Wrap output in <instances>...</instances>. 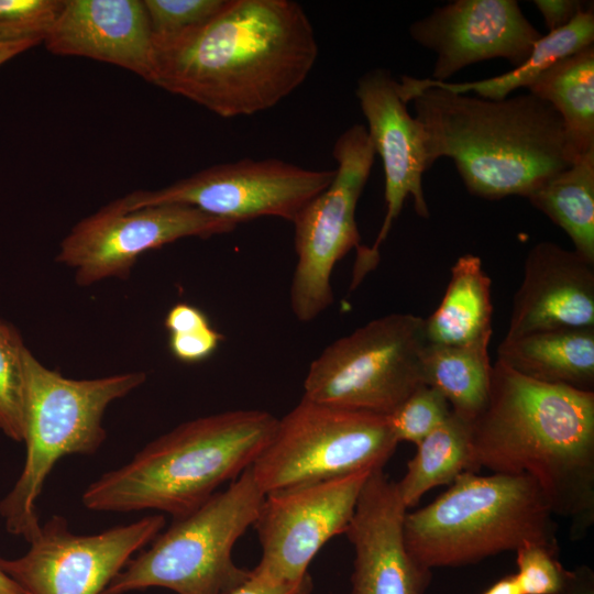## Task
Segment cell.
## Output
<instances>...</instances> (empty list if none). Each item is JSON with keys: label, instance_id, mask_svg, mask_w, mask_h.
I'll return each mask as SVG.
<instances>
[{"label": "cell", "instance_id": "6da1fadb", "mask_svg": "<svg viewBox=\"0 0 594 594\" xmlns=\"http://www.w3.org/2000/svg\"><path fill=\"white\" fill-rule=\"evenodd\" d=\"M153 43L151 84L222 118L273 108L318 57L312 24L292 0H226L206 22Z\"/></svg>", "mask_w": 594, "mask_h": 594}, {"label": "cell", "instance_id": "7a4b0ae2", "mask_svg": "<svg viewBox=\"0 0 594 594\" xmlns=\"http://www.w3.org/2000/svg\"><path fill=\"white\" fill-rule=\"evenodd\" d=\"M471 471L526 475L572 539L594 522V391L534 381L501 361L470 424Z\"/></svg>", "mask_w": 594, "mask_h": 594}, {"label": "cell", "instance_id": "3957f363", "mask_svg": "<svg viewBox=\"0 0 594 594\" xmlns=\"http://www.w3.org/2000/svg\"><path fill=\"white\" fill-rule=\"evenodd\" d=\"M409 101L428 168L450 157L466 190L480 198H526L579 158L558 112L530 92L492 100L433 87Z\"/></svg>", "mask_w": 594, "mask_h": 594}, {"label": "cell", "instance_id": "277c9868", "mask_svg": "<svg viewBox=\"0 0 594 594\" xmlns=\"http://www.w3.org/2000/svg\"><path fill=\"white\" fill-rule=\"evenodd\" d=\"M277 420L264 410L240 409L180 424L92 482L82 504L98 512L154 509L185 516L254 463Z\"/></svg>", "mask_w": 594, "mask_h": 594}, {"label": "cell", "instance_id": "5b68a950", "mask_svg": "<svg viewBox=\"0 0 594 594\" xmlns=\"http://www.w3.org/2000/svg\"><path fill=\"white\" fill-rule=\"evenodd\" d=\"M554 517L529 476L466 471L433 502L406 513L404 539L430 570L463 566L531 542L559 551Z\"/></svg>", "mask_w": 594, "mask_h": 594}, {"label": "cell", "instance_id": "8992f818", "mask_svg": "<svg viewBox=\"0 0 594 594\" xmlns=\"http://www.w3.org/2000/svg\"><path fill=\"white\" fill-rule=\"evenodd\" d=\"M146 380L144 372L74 380L42 364L28 349L24 360L23 470L0 501L6 529L28 542L41 525L35 502L55 463L68 454H94L106 439L107 407Z\"/></svg>", "mask_w": 594, "mask_h": 594}, {"label": "cell", "instance_id": "52a82bcc", "mask_svg": "<svg viewBox=\"0 0 594 594\" xmlns=\"http://www.w3.org/2000/svg\"><path fill=\"white\" fill-rule=\"evenodd\" d=\"M265 494L251 466L189 514L174 518L150 547L132 558L101 594L163 587L176 594H228L250 570L232 559L238 539L253 526Z\"/></svg>", "mask_w": 594, "mask_h": 594}, {"label": "cell", "instance_id": "ba28073f", "mask_svg": "<svg viewBox=\"0 0 594 594\" xmlns=\"http://www.w3.org/2000/svg\"><path fill=\"white\" fill-rule=\"evenodd\" d=\"M397 444L387 416L302 397L277 420L270 442L251 469L266 495L384 469Z\"/></svg>", "mask_w": 594, "mask_h": 594}, {"label": "cell", "instance_id": "9c48e42d", "mask_svg": "<svg viewBox=\"0 0 594 594\" xmlns=\"http://www.w3.org/2000/svg\"><path fill=\"white\" fill-rule=\"evenodd\" d=\"M425 319L391 314L328 345L310 364L305 398L320 404L391 415L425 384Z\"/></svg>", "mask_w": 594, "mask_h": 594}, {"label": "cell", "instance_id": "30bf717a", "mask_svg": "<svg viewBox=\"0 0 594 594\" xmlns=\"http://www.w3.org/2000/svg\"><path fill=\"white\" fill-rule=\"evenodd\" d=\"M375 154L366 127H349L332 150L338 164L333 180L293 220L297 264L290 305L302 322L311 321L332 304V270L352 248L361 246L355 210Z\"/></svg>", "mask_w": 594, "mask_h": 594}, {"label": "cell", "instance_id": "8fae6325", "mask_svg": "<svg viewBox=\"0 0 594 594\" xmlns=\"http://www.w3.org/2000/svg\"><path fill=\"white\" fill-rule=\"evenodd\" d=\"M334 176L336 168L316 170L276 158H243L212 165L160 189L134 190L113 201L123 210L184 204L237 224L260 217L293 222Z\"/></svg>", "mask_w": 594, "mask_h": 594}, {"label": "cell", "instance_id": "7c38bea8", "mask_svg": "<svg viewBox=\"0 0 594 594\" xmlns=\"http://www.w3.org/2000/svg\"><path fill=\"white\" fill-rule=\"evenodd\" d=\"M237 226L184 204L123 210L112 201L72 228L61 242L56 262L75 271L79 286L125 279L147 251L183 238L229 233Z\"/></svg>", "mask_w": 594, "mask_h": 594}, {"label": "cell", "instance_id": "4fadbf2b", "mask_svg": "<svg viewBox=\"0 0 594 594\" xmlns=\"http://www.w3.org/2000/svg\"><path fill=\"white\" fill-rule=\"evenodd\" d=\"M164 526V516L156 514L96 535H76L64 517L53 516L22 557H0V569L26 594H101Z\"/></svg>", "mask_w": 594, "mask_h": 594}, {"label": "cell", "instance_id": "5bb4252c", "mask_svg": "<svg viewBox=\"0 0 594 594\" xmlns=\"http://www.w3.org/2000/svg\"><path fill=\"white\" fill-rule=\"evenodd\" d=\"M372 471L266 494L253 524L262 556L255 571L286 583L304 580L318 551L344 534Z\"/></svg>", "mask_w": 594, "mask_h": 594}, {"label": "cell", "instance_id": "9a60e30c", "mask_svg": "<svg viewBox=\"0 0 594 594\" xmlns=\"http://www.w3.org/2000/svg\"><path fill=\"white\" fill-rule=\"evenodd\" d=\"M355 96L367 121V133L375 153L383 163L386 213L372 246L356 252L354 273L364 277L380 262V246L398 218L404 202L413 198L421 218L429 217L422 176L428 168L421 130L407 102L402 98L398 81L385 68H374L362 75Z\"/></svg>", "mask_w": 594, "mask_h": 594}, {"label": "cell", "instance_id": "2e32d148", "mask_svg": "<svg viewBox=\"0 0 594 594\" xmlns=\"http://www.w3.org/2000/svg\"><path fill=\"white\" fill-rule=\"evenodd\" d=\"M409 34L436 54L431 79L437 81L494 58L516 67L542 36L516 0H455L413 22Z\"/></svg>", "mask_w": 594, "mask_h": 594}, {"label": "cell", "instance_id": "e0dca14e", "mask_svg": "<svg viewBox=\"0 0 594 594\" xmlns=\"http://www.w3.org/2000/svg\"><path fill=\"white\" fill-rule=\"evenodd\" d=\"M407 509L396 482L373 470L344 532L354 548L351 594L426 593L432 573L406 547Z\"/></svg>", "mask_w": 594, "mask_h": 594}, {"label": "cell", "instance_id": "ac0fdd59", "mask_svg": "<svg viewBox=\"0 0 594 594\" xmlns=\"http://www.w3.org/2000/svg\"><path fill=\"white\" fill-rule=\"evenodd\" d=\"M594 328V264L574 250L542 241L528 252L504 339Z\"/></svg>", "mask_w": 594, "mask_h": 594}, {"label": "cell", "instance_id": "d6986e66", "mask_svg": "<svg viewBox=\"0 0 594 594\" xmlns=\"http://www.w3.org/2000/svg\"><path fill=\"white\" fill-rule=\"evenodd\" d=\"M44 44L55 55L87 57L153 79V34L141 0H65Z\"/></svg>", "mask_w": 594, "mask_h": 594}, {"label": "cell", "instance_id": "ffe728a7", "mask_svg": "<svg viewBox=\"0 0 594 594\" xmlns=\"http://www.w3.org/2000/svg\"><path fill=\"white\" fill-rule=\"evenodd\" d=\"M497 360L534 381L594 388V328L559 329L504 339Z\"/></svg>", "mask_w": 594, "mask_h": 594}, {"label": "cell", "instance_id": "44dd1931", "mask_svg": "<svg viewBox=\"0 0 594 594\" xmlns=\"http://www.w3.org/2000/svg\"><path fill=\"white\" fill-rule=\"evenodd\" d=\"M594 44L593 4L582 10L568 25L548 32L534 45L529 56L507 73L498 76L464 82L437 81L431 78L402 76L399 91L408 103L413 95L428 88H440L454 94L473 91L477 97L502 100L509 94L528 88L548 68L584 47Z\"/></svg>", "mask_w": 594, "mask_h": 594}, {"label": "cell", "instance_id": "7402d4cb", "mask_svg": "<svg viewBox=\"0 0 594 594\" xmlns=\"http://www.w3.org/2000/svg\"><path fill=\"white\" fill-rule=\"evenodd\" d=\"M491 285L477 255L460 256L451 267L441 302L425 319L427 342L463 345L490 341L493 332Z\"/></svg>", "mask_w": 594, "mask_h": 594}, {"label": "cell", "instance_id": "603a6c76", "mask_svg": "<svg viewBox=\"0 0 594 594\" xmlns=\"http://www.w3.org/2000/svg\"><path fill=\"white\" fill-rule=\"evenodd\" d=\"M488 343L442 345L427 342L421 354L424 383L438 389L452 413L469 424L484 409L490 395L493 365Z\"/></svg>", "mask_w": 594, "mask_h": 594}, {"label": "cell", "instance_id": "cb8c5ba5", "mask_svg": "<svg viewBox=\"0 0 594 594\" xmlns=\"http://www.w3.org/2000/svg\"><path fill=\"white\" fill-rule=\"evenodd\" d=\"M527 89L558 112L578 157L594 151V44L552 65Z\"/></svg>", "mask_w": 594, "mask_h": 594}, {"label": "cell", "instance_id": "d4e9b609", "mask_svg": "<svg viewBox=\"0 0 594 594\" xmlns=\"http://www.w3.org/2000/svg\"><path fill=\"white\" fill-rule=\"evenodd\" d=\"M526 198L594 264V151L544 179Z\"/></svg>", "mask_w": 594, "mask_h": 594}, {"label": "cell", "instance_id": "484cf974", "mask_svg": "<svg viewBox=\"0 0 594 594\" xmlns=\"http://www.w3.org/2000/svg\"><path fill=\"white\" fill-rule=\"evenodd\" d=\"M416 447L406 473L396 482L407 508L417 505L428 491L450 485L461 473L472 472L470 424L453 413Z\"/></svg>", "mask_w": 594, "mask_h": 594}, {"label": "cell", "instance_id": "4316f807", "mask_svg": "<svg viewBox=\"0 0 594 594\" xmlns=\"http://www.w3.org/2000/svg\"><path fill=\"white\" fill-rule=\"evenodd\" d=\"M19 330L0 318V430L14 441L24 437V360Z\"/></svg>", "mask_w": 594, "mask_h": 594}, {"label": "cell", "instance_id": "83f0119b", "mask_svg": "<svg viewBox=\"0 0 594 594\" xmlns=\"http://www.w3.org/2000/svg\"><path fill=\"white\" fill-rule=\"evenodd\" d=\"M446 397L435 387H417L391 415V429L398 441L419 443L451 415Z\"/></svg>", "mask_w": 594, "mask_h": 594}, {"label": "cell", "instance_id": "f1b7e54d", "mask_svg": "<svg viewBox=\"0 0 594 594\" xmlns=\"http://www.w3.org/2000/svg\"><path fill=\"white\" fill-rule=\"evenodd\" d=\"M65 0H0V44L44 43Z\"/></svg>", "mask_w": 594, "mask_h": 594}, {"label": "cell", "instance_id": "f546056e", "mask_svg": "<svg viewBox=\"0 0 594 594\" xmlns=\"http://www.w3.org/2000/svg\"><path fill=\"white\" fill-rule=\"evenodd\" d=\"M517 572L514 573L522 594H560L566 569L558 552L540 543H525L516 551Z\"/></svg>", "mask_w": 594, "mask_h": 594}, {"label": "cell", "instance_id": "4dcf8cb0", "mask_svg": "<svg viewBox=\"0 0 594 594\" xmlns=\"http://www.w3.org/2000/svg\"><path fill=\"white\" fill-rule=\"evenodd\" d=\"M226 0H143L154 37L199 25L213 16Z\"/></svg>", "mask_w": 594, "mask_h": 594}, {"label": "cell", "instance_id": "1f68e13d", "mask_svg": "<svg viewBox=\"0 0 594 594\" xmlns=\"http://www.w3.org/2000/svg\"><path fill=\"white\" fill-rule=\"evenodd\" d=\"M223 337L210 324L169 333L172 355L184 363H198L210 358Z\"/></svg>", "mask_w": 594, "mask_h": 594}, {"label": "cell", "instance_id": "d6a6232c", "mask_svg": "<svg viewBox=\"0 0 594 594\" xmlns=\"http://www.w3.org/2000/svg\"><path fill=\"white\" fill-rule=\"evenodd\" d=\"M310 575L296 583L274 581L266 575L250 570L248 580L228 594H312Z\"/></svg>", "mask_w": 594, "mask_h": 594}, {"label": "cell", "instance_id": "836d02e7", "mask_svg": "<svg viewBox=\"0 0 594 594\" xmlns=\"http://www.w3.org/2000/svg\"><path fill=\"white\" fill-rule=\"evenodd\" d=\"M534 3L549 32L564 28L587 7L579 0H535Z\"/></svg>", "mask_w": 594, "mask_h": 594}, {"label": "cell", "instance_id": "e575fe53", "mask_svg": "<svg viewBox=\"0 0 594 594\" xmlns=\"http://www.w3.org/2000/svg\"><path fill=\"white\" fill-rule=\"evenodd\" d=\"M207 324H210L207 315L199 308L186 302L174 305L166 314L164 320V326L168 333H176Z\"/></svg>", "mask_w": 594, "mask_h": 594}, {"label": "cell", "instance_id": "d590c367", "mask_svg": "<svg viewBox=\"0 0 594 594\" xmlns=\"http://www.w3.org/2000/svg\"><path fill=\"white\" fill-rule=\"evenodd\" d=\"M560 594H594V572L583 564L566 570L565 580Z\"/></svg>", "mask_w": 594, "mask_h": 594}, {"label": "cell", "instance_id": "8d00e7d4", "mask_svg": "<svg viewBox=\"0 0 594 594\" xmlns=\"http://www.w3.org/2000/svg\"><path fill=\"white\" fill-rule=\"evenodd\" d=\"M482 594H522V593L518 586L515 574H509L507 576H504L497 580Z\"/></svg>", "mask_w": 594, "mask_h": 594}, {"label": "cell", "instance_id": "74e56055", "mask_svg": "<svg viewBox=\"0 0 594 594\" xmlns=\"http://www.w3.org/2000/svg\"><path fill=\"white\" fill-rule=\"evenodd\" d=\"M34 42L3 43L0 44V66L16 55L36 46Z\"/></svg>", "mask_w": 594, "mask_h": 594}, {"label": "cell", "instance_id": "f35d334b", "mask_svg": "<svg viewBox=\"0 0 594 594\" xmlns=\"http://www.w3.org/2000/svg\"><path fill=\"white\" fill-rule=\"evenodd\" d=\"M0 594H26L21 586L0 569Z\"/></svg>", "mask_w": 594, "mask_h": 594}]
</instances>
